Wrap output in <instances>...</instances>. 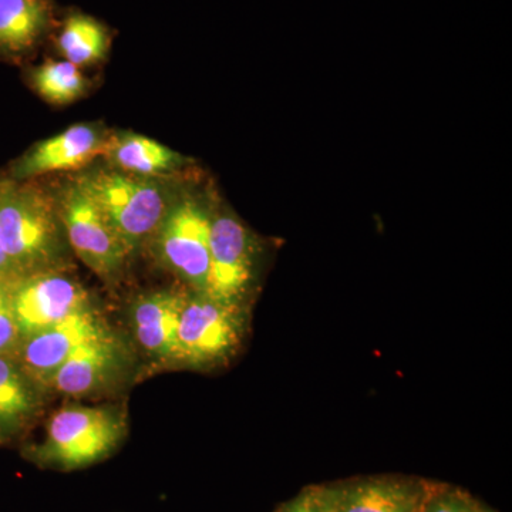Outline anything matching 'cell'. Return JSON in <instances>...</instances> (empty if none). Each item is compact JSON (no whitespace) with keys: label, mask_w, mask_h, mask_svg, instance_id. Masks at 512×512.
Listing matches in <instances>:
<instances>
[{"label":"cell","mask_w":512,"mask_h":512,"mask_svg":"<svg viewBox=\"0 0 512 512\" xmlns=\"http://www.w3.org/2000/svg\"><path fill=\"white\" fill-rule=\"evenodd\" d=\"M0 242L16 279L73 268L56 194L36 180L0 173Z\"/></svg>","instance_id":"1"},{"label":"cell","mask_w":512,"mask_h":512,"mask_svg":"<svg viewBox=\"0 0 512 512\" xmlns=\"http://www.w3.org/2000/svg\"><path fill=\"white\" fill-rule=\"evenodd\" d=\"M127 434L123 404H67L47 420L42 441L30 448L28 457L42 467L80 470L109 458Z\"/></svg>","instance_id":"2"},{"label":"cell","mask_w":512,"mask_h":512,"mask_svg":"<svg viewBox=\"0 0 512 512\" xmlns=\"http://www.w3.org/2000/svg\"><path fill=\"white\" fill-rule=\"evenodd\" d=\"M74 181L92 198L131 256L147 248L175 197L153 178L134 177L114 168L86 171Z\"/></svg>","instance_id":"3"},{"label":"cell","mask_w":512,"mask_h":512,"mask_svg":"<svg viewBox=\"0 0 512 512\" xmlns=\"http://www.w3.org/2000/svg\"><path fill=\"white\" fill-rule=\"evenodd\" d=\"M248 306L188 289L177 329L175 369L211 370L228 363L244 342Z\"/></svg>","instance_id":"4"},{"label":"cell","mask_w":512,"mask_h":512,"mask_svg":"<svg viewBox=\"0 0 512 512\" xmlns=\"http://www.w3.org/2000/svg\"><path fill=\"white\" fill-rule=\"evenodd\" d=\"M210 225V205L194 195L177 194L147 245L157 264L190 291L208 289Z\"/></svg>","instance_id":"5"},{"label":"cell","mask_w":512,"mask_h":512,"mask_svg":"<svg viewBox=\"0 0 512 512\" xmlns=\"http://www.w3.org/2000/svg\"><path fill=\"white\" fill-rule=\"evenodd\" d=\"M138 355L131 340L111 328L80 346L47 386V393L72 399L116 394L137 376Z\"/></svg>","instance_id":"6"},{"label":"cell","mask_w":512,"mask_h":512,"mask_svg":"<svg viewBox=\"0 0 512 512\" xmlns=\"http://www.w3.org/2000/svg\"><path fill=\"white\" fill-rule=\"evenodd\" d=\"M56 197L74 258L101 281L116 285L131 258L124 242L76 181L72 180Z\"/></svg>","instance_id":"7"},{"label":"cell","mask_w":512,"mask_h":512,"mask_svg":"<svg viewBox=\"0 0 512 512\" xmlns=\"http://www.w3.org/2000/svg\"><path fill=\"white\" fill-rule=\"evenodd\" d=\"M256 239L244 222L228 211L211 210L208 295L248 306L256 275Z\"/></svg>","instance_id":"8"},{"label":"cell","mask_w":512,"mask_h":512,"mask_svg":"<svg viewBox=\"0 0 512 512\" xmlns=\"http://www.w3.org/2000/svg\"><path fill=\"white\" fill-rule=\"evenodd\" d=\"M9 293L22 339L96 306L72 269L15 279Z\"/></svg>","instance_id":"9"},{"label":"cell","mask_w":512,"mask_h":512,"mask_svg":"<svg viewBox=\"0 0 512 512\" xmlns=\"http://www.w3.org/2000/svg\"><path fill=\"white\" fill-rule=\"evenodd\" d=\"M187 292L181 285L138 293L128 308L131 343L156 370L175 369L178 319Z\"/></svg>","instance_id":"10"},{"label":"cell","mask_w":512,"mask_h":512,"mask_svg":"<svg viewBox=\"0 0 512 512\" xmlns=\"http://www.w3.org/2000/svg\"><path fill=\"white\" fill-rule=\"evenodd\" d=\"M111 328L109 320L97 306H93L26 336L20 340L15 356L25 372L47 392L59 367L84 343L104 335Z\"/></svg>","instance_id":"11"},{"label":"cell","mask_w":512,"mask_h":512,"mask_svg":"<svg viewBox=\"0 0 512 512\" xmlns=\"http://www.w3.org/2000/svg\"><path fill=\"white\" fill-rule=\"evenodd\" d=\"M109 138L110 134L99 124H76L30 147L3 173L13 180L25 181L46 174L82 170L94 158L106 156Z\"/></svg>","instance_id":"12"},{"label":"cell","mask_w":512,"mask_h":512,"mask_svg":"<svg viewBox=\"0 0 512 512\" xmlns=\"http://www.w3.org/2000/svg\"><path fill=\"white\" fill-rule=\"evenodd\" d=\"M55 0H0V62L23 64L55 32Z\"/></svg>","instance_id":"13"},{"label":"cell","mask_w":512,"mask_h":512,"mask_svg":"<svg viewBox=\"0 0 512 512\" xmlns=\"http://www.w3.org/2000/svg\"><path fill=\"white\" fill-rule=\"evenodd\" d=\"M429 484L409 478H367L329 488L332 512H419Z\"/></svg>","instance_id":"14"},{"label":"cell","mask_w":512,"mask_h":512,"mask_svg":"<svg viewBox=\"0 0 512 512\" xmlns=\"http://www.w3.org/2000/svg\"><path fill=\"white\" fill-rule=\"evenodd\" d=\"M46 390L25 372L15 355H0V433L6 440L32 426L45 409Z\"/></svg>","instance_id":"15"},{"label":"cell","mask_w":512,"mask_h":512,"mask_svg":"<svg viewBox=\"0 0 512 512\" xmlns=\"http://www.w3.org/2000/svg\"><path fill=\"white\" fill-rule=\"evenodd\" d=\"M114 30L103 20L79 9H67L50 39L57 53L83 69L106 62L113 45Z\"/></svg>","instance_id":"16"},{"label":"cell","mask_w":512,"mask_h":512,"mask_svg":"<svg viewBox=\"0 0 512 512\" xmlns=\"http://www.w3.org/2000/svg\"><path fill=\"white\" fill-rule=\"evenodd\" d=\"M104 157L114 170L153 180L170 177L188 163L187 158L170 147L134 133L110 134Z\"/></svg>","instance_id":"17"},{"label":"cell","mask_w":512,"mask_h":512,"mask_svg":"<svg viewBox=\"0 0 512 512\" xmlns=\"http://www.w3.org/2000/svg\"><path fill=\"white\" fill-rule=\"evenodd\" d=\"M26 76L30 87L47 103L56 106L72 104L89 90V80L82 69L63 59H47L30 67Z\"/></svg>","instance_id":"18"},{"label":"cell","mask_w":512,"mask_h":512,"mask_svg":"<svg viewBox=\"0 0 512 512\" xmlns=\"http://www.w3.org/2000/svg\"><path fill=\"white\" fill-rule=\"evenodd\" d=\"M20 340L22 336L10 301L9 284H0V355H15Z\"/></svg>","instance_id":"19"},{"label":"cell","mask_w":512,"mask_h":512,"mask_svg":"<svg viewBox=\"0 0 512 512\" xmlns=\"http://www.w3.org/2000/svg\"><path fill=\"white\" fill-rule=\"evenodd\" d=\"M473 500L461 491L450 488H431L427 490L420 512H468Z\"/></svg>","instance_id":"20"},{"label":"cell","mask_w":512,"mask_h":512,"mask_svg":"<svg viewBox=\"0 0 512 512\" xmlns=\"http://www.w3.org/2000/svg\"><path fill=\"white\" fill-rule=\"evenodd\" d=\"M278 512H332L329 487L305 490L284 507L279 508Z\"/></svg>","instance_id":"21"},{"label":"cell","mask_w":512,"mask_h":512,"mask_svg":"<svg viewBox=\"0 0 512 512\" xmlns=\"http://www.w3.org/2000/svg\"><path fill=\"white\" fill-rule=\"evenodd\" d=\"M15 279V272H13L12 265H10L8 256L5 254L2 242H0V284H9V282L15 281Z\"/></svg>","instance_id":"22"},{"label":"cell","mask_w":512,"mask_h":512,"mask_svg":"<svg viewBox=\"0 0 512 512\" xmlns=\"http://www.w3.org/2000/svg\"><path fill=\"white\" fill-rule=\"evenodd\" d=\"M468 512H491L488 510H485L484 507H481V505H478L477 503H471L470 511Z\"/></svg>","instance_id":"23"},{"label":"cell","mask_w":512,"mask_h":512,"mask_svg":"<svg viewBox=\"0 0 512 512\" xmlns=\"http://www.w3.org/2000/svg\"><path fill=\"white\" fill-rule=\"evenodd\" d=\"M5 443H8V440H6V437L3 436L2 433H0V446H2V444H5Z\"/></svg>","instance_id":"24"},{"label":"cell","mask_w":512,"mask_h":512,"mask_svg":"<svg viewBox=\"0 0 512 512\" xmlns=\"http://www.w3.org/2000/svg\"><path fill=\"white\" fill-rule=\"evenodd\" d=\"M419 512H420V510H419Z\"/></svg>","instance_id":"25"}]
</instances>
